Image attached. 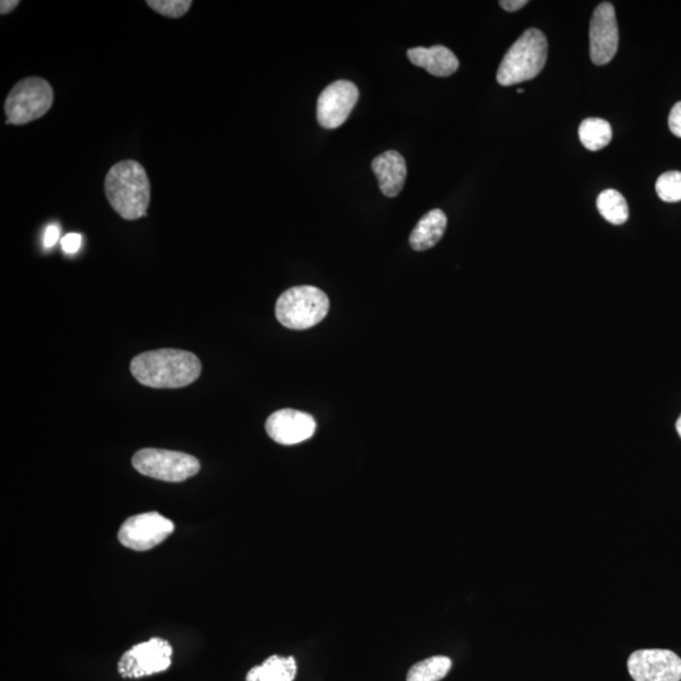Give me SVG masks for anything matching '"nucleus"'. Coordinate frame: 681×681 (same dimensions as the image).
I'll return each mask as SVG.
<instances>
[{
	"instance_id": "21",
	"label": "nucleus",
	"mask_w": 681,
	"mask_h": 681,
	"mask_svg": "<svg viewBox=\"0 0 681 681\" xmlns=\"http://www.w3.org/2000/svg\"><path fill=\"white\" fill-rule=\"evenodd\" d=\"M147 4L161 16L177 19L190 11L193 2L191 0H163V2L162 0H148Z\"/></svg>"
},
{
	"instance_id": "9",
	"label": "nucleus",
	"mask_w": 681,
	"mask_h": 681,
	"mask_svg": "<svg viewBox=\"0 0 681 681\" xmlns=\"http://www.w3.org/2000/svg\"><path fill=\"white\" fill-rule=\"evenodd\" d=\"M627 668L635 681H681V659L670 650L635 651Z\"/></svg>"
},
{
	"instance_id": "10",
	"label": "nucleus",
	"mask_w": 681,
	"mask_h": 681,
	"mask_svg": "<svg viewBox=\"0 0 681 681\" xmlns=\"http://www.w3.org/2000/svg\"><path fill=\"white\" fill-rule=\"evenodd\" d=\"M359 100V89L354 82H332L322 91L317 103V120L321 127L336 129L350 117Z\"/></svg>"
},
{
	"instance_id": "12",
	"label": "nucleus",
	"mask_w": 681,
	"mask_h": 681,
	"mask_svg": "<svg viewBox=\"0 0 681 681\" xmlns=\"http://www.w3.org/2000/svg\"><path fill=\"white\" fill-rule=\"evenodd\" d=\"M316 428V420L312 415L294 409L278 410L265 423L268 436L283 446L307 441L315 434Z\"/></svg>"
},
{
	"instance_id": "7",
	"label": "nucleus",
	"mask_w": 681,
	"mask_h": 681,
	"mask_svg": "<svg viewBox=\"0 0 681 681\" xmlns=\"http://www.w3.org/2000/svg\"><path fill=\"white\" fill-rule=\"evenodd\" d=\"M172 654V646L168 641L153 637L125 652L119 660L118 671L127 679L163 673L171 668Z\"/></svg>"
},
{
	"instance_id": "8",
	"label": "nucleus",
	"mask_w": 681,
	"mask_h": 681,
	"mask_svg": "<svg viewBox=\"0 0 681 681\" xmlns=\"http://www.w3.org/2000/svg\"><path fill=\"white\" fill-rule=\"evenodd\" d=\"M173 531V521L152 511L125 520L119 530L118 539L125 548L147 552L163 543Z\"/></svg>"
},
{
	"instance_id": "23",
	"label": "nucleus",
	"mask_w": 681,
	"mask_h": 681,
	"mask_svg": "<svg viewBox=\"0 0 681 681\" xmlns=\"http://www.w3.org/2000/svg\"><path fill=\"white\" fill-rule=\"evenodd\" d=\"M669 128L675 137L681 138V101L676 103L670 111Z\"/></svg>"
},
{
	"instance_id": "3",
	"label": "nucleus",
	"mask_w": 681,
	"mask_h": 681,
	"mask_svg": "<svg viewBox=\"0 0 681 681\" xmlns=\"http://www.w3.org/2000/svg\"><path fill=\"white\" fill-rule=\"evenodd\" d=\"M548 41L542 31L530 28L506 52L497 70L501 86H513L535 79L547 64Z\"/></svg>"
},
{
	"instance_id": "2",
	"label": "nucleus",
	"mask_w": 681,
	"mask_h": 681,
	"mask_svg": "<svg viewBox=\"0 0 681 681\" xmlns=\"http://www.w3.org/2000/svg\"><path fill=\"white\" fill-rule=\"evenodd\" d=\"M105 196L113 210L124 220L147 216L151 204V182L146 169L134 159L114 164L104 183Z\"/></svg>"
},
{
	"instance_id": "14",
	"label": "nucleus",
	"mask_w": 681,
	"mask_h": 681,
	"mask_svg": "<svg viewBox=\"0 0 681 681\" xmlns=\"http://www.w3.org/2000/svg\"><path fill=\"white\" fill-rule=\"evenodd\" d=\"M408 59L413 65L422 67L429 74L437 77L451 76L460 67V61L456 55L444 46L410 48Z\"/></svg>"
},
{
	"instance_id": "6",
	"label": "nucleus",
	"mask_w": 681,
	"mask_h": 681,
	"mask_svg": "<svg viewBox=\"0 0 681 681\" xmlns=\"http://www.w3.org/2000/svg\"><path fill=\"white\" fill-rule=\"evenodd\" d=\"M133 467L144 476L166 482H183L200 472V462L191 454L144 448L133 457Z\"/></svg>"
},
{
	"instance_id": "1",
	"label": "nucleus",
	"mask_w": 681,
	"mask_h": 681,
	"mask_svg": "<svg viewBox=\"0 0 681 681\" xmlns=\"http://www.w3.org/2000/svg\"><path fill=\"white\" fill-rule=\"evenodd\" d=\"M201 361L192 352L162 349L134 357L130 371L140 384L154 389H178L200 378Z\"/></svg>"
},
{
	"instance_id": "4",
	"label": "nucleus",
	"mask_w": 681,
	"mask_h": 681,
	"mask_svg": "<svg viewBox=\"0 0 681 681\" xmlns=\"http://www.w3.org/2000/svg\"><path fill=\"white\" fill-rule=\"evenodd\" d=\"M330 311V299L320 288L293 287L278 298L275 316L291 330H308L325 320Z\"/></svg>"
},
{
	"instance_id": "11",
	"label": "nucleus",
	"mask_w": 681,
	"mask_h": 681,
	"mask_svg": "<svg viewBox=\"0 0 681 681\" xmlns=\"http://www.w3.org/2000/svg\"><path fill=\"white\" fill-rule=\"evenodd\" d=\"M618 26L615 7L611 3H601L594 9L589 27V52L594 65L603 66L611 62L618 50Z\"/></svg>"
},
{
	"instance_id": "5",
	"label": "nucleus",
	"mask_w": 681,
	"mask_h": 681,
	"mask_svg": "<svg viewBox=\"0 0 681 681\" xmlns=\"http://www.w3.org/2000/svg\"><path fill=\"white\" fill-rule=\"evenodd\" d=\"M55 93L50 82L41 77H27L14 86L4 103L7 124L35 122L52 108Z\"/></svg>"
},
{
	"instance_id": "13",
	"label": "nucleus",
	"mask_w": 681,
	"mask_h": 681,
	"mask_svg": "<svg viewBox=\"0 0 681 681\" xmlns=\"http://www.w3.org/2000/svg\"><path fill=\"white\" fill-rule=\"evenodd\" d=\"M371 168L378 178L380 191L386 197H396L403 191L407 178V163L402 154L395 151L380 154L374 159Z\"/></svg>"
},
{
	"instance_id": "16",
	"label": "nucleus",
	"mask_w": 681,
	"mask_h": 681,
	"mask_svg": "<svg viewBox=\"0 0 681 681\" xmlns=\"http://www.w3.org/2000/svg\"><path fill=\"white\" fill-rule=\"evenodd\" d=\"M296 675L297 663L293 656L273 655L262 665L254 666L246 675V681H293Z\"/></svg>"
},
{
	"instance_id": "17",
	"label": "nucleus",
	"mask_w": 681,
	"mask_h": 681,
	"mask_svg": "<svg viewBox=\"0 0 681 681\" xmlns=\"http://www.w3.org/2000/svg\"><path fill=\"white\" fill-rule=\"evenodd\" d=\"M579 139L588 151L596 152L608 146L612 140V128L607 120L588 118L579 127Z\"/></svg>"
},
{
	"instance_id": "19",
	"label": "nucleus",
	"mask_w": 681,
	"mask_h": 681,
	"mask_svg": "<svg viewBox=\"0 0 681 681\" xmlns=\"http://www.w3.org/2000/svg\"><path fill=\"white\" fill-rule=\"evenodd\" d=\"M452 669V660L447 656L419 661L408 671L407 681H441Z\"/></svg>"
},
{
	"instance_id": "20",
	"label": "nucleus",
	"mask_w": 681,
	"mask_h": 681,
	"mask_svg": "<svg viewBox=\"0 0 681 681\" xmlns=\"http://www.w3.org/2000/svg\"><path fill=\"white\" fill-rule=\"evenodd\" d=\"M656 193L665 202L681 201V172L670 171L664 173L656 181Z\"/></svg>"
},
{
	"instance_id": "28",
	"label": "nucleus",
	"mask_w": 681,
	"mask_h": 681,
	"mask_svg": "<svg viewBox=\"0 0 681 681\" xmlns=\"http://www.w3.org/2000/svg\"><path fill=\"white\" fill-rule=\"evenodd\" d=\"M518 93H519V94L524 93V90H523V89H519V90H518Z\"/></svg>"
},
{
	"instance_id": "25",
	"label": "nucleus",
	"mask_w": 681,
	"mask_h": 681,
	"mask_svg": "<svg viewBox=\"0 0 681 681\" xmlns=\"http://www.w3.org/2000/svg\"><path fill=\"white\" fill-rule=\"evenodd\" d=\"M528 3V0H502L500 6L507 12H516L519 11V9L524 8Z\"/></svg>"
},
{
	"instance_id": "22",
	"label": "nucleus",
	"mask_w": 681,
	"mask_h": 681,
	"mask_svg": "<svg viewBox=\"0 0 681 681\" xmlns=\"http://www.w3.org/2000/svg\"><path fill=\"white\" fill-rule=\"evenodd\" d=\"M82 244V236L80 234H67L61 241L62 250L66 254H76L80 250Z\"/></svg>"
},
{
	"instance_id": "15",
	"label": "nucleus",
	"mask_w": 681,
	"mask_h": 681,
	"mask_svg": "<svg viewBox=\"0 0 681 681\" xmlns=\"http://www.w3.org/2000/svg\"><path fill=\"white\" fill-rule=\"evenodd\" d=\"M447 216L442 210L429 211L419 220L410 234L409 243L415 251L434 248L446 233Z\"/></svg>"
},
{
	"instance_id": "18",
	"label": "nucleus",
	"mask_w": 681,
	"mask_h": 681,
	"mask_svg": "<svg viewBox=\"0 0 681 681\" xmlns=\"http://www.w3.org/2000/svg\"><path fill=\"white\" fill-rule=\"evenodd\" d=\"M597 209L612 225L620 226L629 220V205L625 197L616 190H606L597 198Z\"/></svg>"
},
{
	"instance_id": "27",
	"label": "nucleus",
	"mask_w": 681,
	"mask_h": 681,
	"mask_svg": "<svg viewBox=\"0 0 681 681\" xmlns=\"http://www.w3.org/2000/svg\"><path fill=\"white\" fill-rule=\"evenodd\" d=\"M676 431H678L679 436H680V438H681V415H680V417H679V419H678V422H676Z\"/></svg>"
},
{
	"instance_id": "24",
	"label": "nucleus",
	"mask_w": 681,
	"mask_h": 681,
	"mask_svg": "<svg viewBox=\"0 0 681 681\" xmlns=\"http://www.w3.org/2000/svg\"><path fill=\"white\" fill-rule=\"evenodd\" d=\"M60 238V227L57 225H50L45 231V236H43V244H45L47 249L52 248L57 243Z\"/></svg>"
},
{
	"instance_id": "26",
	"label": "nucleus",
	"mask_w": 681,
	"mask_h": 681,
	"mask_svg": "<svg viewBox=\"0 0 681 681\" xmlns=\"http://www.w3.org/2000/svg\"><path fill=\"white\" fill-rule=\"evenodd\" d=\"M18 6V0H2V3H0V14L6 16V14L12 13Z\"/></svg>"
}]
</instances>
